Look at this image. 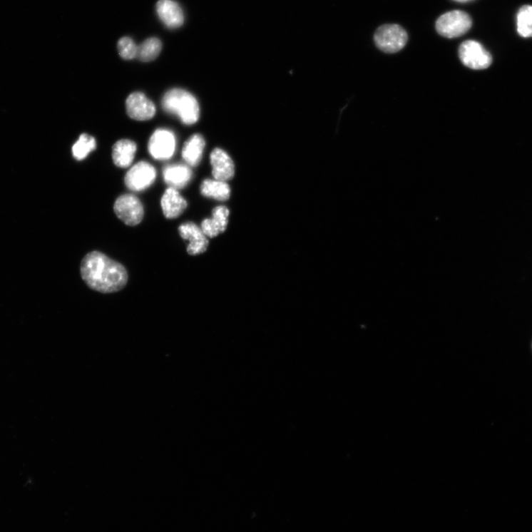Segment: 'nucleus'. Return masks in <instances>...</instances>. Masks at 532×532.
I'll return each instance as SVG.
<instances>
[{
    "label": "nucleus",
    "instance_id": "dca6fc26",
    "mask_svg": "<svg viewBox=\"0 0 532 532\" xmlns=\"http://www.w3.org/2000/svg\"><path fill=\"white\" fill-rule=\"evenodd\" d=\"M137 150L135 143L128 139H122L116 143L113 148V160L115 165L121 168L131 165Z\"/></svg>",
    "mask_w": 532,
    "mask_h": 532
},
{
    "label": "nucleus",
    "instance_id": "f03ea898",
    "mask_svg": "<svg viewBox=\"0 0 532 532\" xmlns=\"http://www.w3.org/2000/svg\"><path fill=\"white\" fill-rule=\"evenodd\" d=\"M163 111L177 116L183 124L191 126L200 117V107L195 97L187 91L175 88L168 91L161 101Z\"/></svg>",
    "mask_w": 532,
    "mask_h": 532
},
{
    "label": "nucleus",
    "instance_id": "a211bd4d",
    "mask_svg": "<svg viewBox=\"0 0 532 532\" xmlns=\"http://www.w3.org/2000/svg\"><path fill=\"white\" fill-rule=\"evenodd\" d=\"M200 192L203 196L224 201L230 198L231 190L227 182L207 179L202 183Z\"/></svg>",
    "mask_w": 532,
    "mask_h": 532
},
{
    "label": "nucleus",
    "instance_id": "ddd939ff",
    "mask_svg": "<svg viewBox=\"0 0 532 532\" xmlns=\"http://www.w3.org/2000/svg\"><path fill=\"white\" fill-rule=\"evenodd\" d=\"M230 210L226 207H217L213 212L212 218L204 220L201 230L208 237H215L227 230Z\"/></svg>",
    "mask_w": 532,
    "mask_h": 532
},
{
    "label": "nucleus",
    "instance_id": "20e7f679",
    "mask_svg": "<svg viewBox=\"0 0 532 532\" xmlns=\"http://www.w3.org/2000/svg\"><path fill=\"white\" fill-rule=\"evenodd\" d=\"M408 36L399 25H384L377 29L374 35L377 46L383 52L395 53L406 46Z\"/></svg>",
    "mask_w": 532,
    "mask_h": 532
},
{
    "label": "nucleus",
    "instance_id": "7ed1b4c3",
    "mask_svg": "<svg viewBox=\"0 0 532 532\" xmlns=\"http://www.w3.org/2000/svg\"><path fill=\"white\" fill-rule=\"evenodd\" d=\"M472 25V19L468 14L462 11H453L438 19L436 30L442 36L453 39L465 34Z\"/></svg>",
    "mask_w": 532,
    "mask_h": 532
},
{
    "label": "nucleus",
    "instance_id": "39448f33",
    "mask_svg": "<svg viewBox=\"0 0 532 532\" xmlns=\"http://www.w3.org/2000/svg\"><path fill=\"white\" fill-rule=\"evenodd\" d=\"M459 54L461 63L469 68L484 70L492 64V56L474 40L465 41L459 48Z\"/></svg>",
    "mask_w": 532,
    "mask_h": 532
},
{
    "label": "nucleus",
    "instance_id": "4be33fe9",
    "mask_svg": "<svg viewBox=\"0 0 532 532\" xmlns=\"http://www.w3.org/2000/svg\"><path fill=\"white\" fill-rule=\"evenodd\" d=\"M118 50L121 58L131 60L136 58L138 46L130 37H123L118 43Z\"/></svg>",
    "mask_w": 532,
    "mask_h": 532
},
{
    "label": "nucleus",
    "instance_id": "412c9836",
    "mask_svg": "<svg viewBox=\"0 0 532 532\" xmlns=\"http://www.w3.org/2000/svg\"><path fill=\"white\" fill-rule=\"evenodd\" d=\"M517 26L518 34L525 38L532 36V6H524L518 11L517 16Z\"/></svg>",
    "mask_w": 532,
    "mask_h": 532
},
{
    "label": "nucleus",
    "instance_id": "2eb2a0df",
    "mask_svg": "<svg viewBox=\"0 0 532 532\" xmlns=\"http://www.w3.org/2000/svg\"><path fill=\"white\" fill-rule=\"evenodd\" d=\"M163 180L175 190L185 188L193 177L190 168L183 165H170L163 170Z\"/></svg>",
    "mask_w": 532,
    "mask_h": 532
},
{
    "label": "nucleus",
    "instance_id": "f257e3e1",
    "mask_svg": "<svg viewBox=\"0 0 532 532\" xmlns=\"http://www.w3.org/2000/svg\"><path fill=\"white\" fill-rule=\"evenodd\" d=\"M81 275L91 290L105 294L121 291L128 281L124 266L98 252L88 254L81 261Z\"/></svg>",
    "mask_w": 532,
    "mask_h": 532
},
{
    "label": "nucleus",
    "instance_id": "6ab92c4d",
    "mask_svg": "<svg viewBox=\"0 0 532 532\" xmlns=\"http://www.w3.org/2000/svg\"><path fill=\"white\" fill-rule=\"evenodd\" d=\"M161 48L160 40L155 37L149 38L138 46L136 58L144 63H149L158 56Z\"/></svg>",
    "mask_w": 532,
    "mask_h": 532
},
{
    "label": "nucleus",
    "instance_id": "1a4fd4ad",
    "mask_svg": "<svg viewBox=\"0 0 532 532\" xmlns=\"http://www.w3.org/2000/svg\"><path fill=\"white\" fill-rule=\"evenodd\" d=\"M128 116L136 121H148L154 117L156 112L153 102L144 93L135 92L131 94L126 101Z\"/></svg>",
    "mask_w": 532,
    "mask_h": 532
},
{
    "label": "nucleus",
    "instance_id": "f8f14e48",
    "mask_svg": "<svg viewBox=\"0 0 532 532\" xmlns=\"http://www.w3.org/2000/svg\"><path fill=\"white\" fill-rule=\"evenodd\" d=\"M210 161L215 179L226 182L234 177V163L226 152L216 148L211 153Z\"/></svg>",
    "mask_w": 532,
    "mask_h": 532
},
{
    "label": "nucleus",
    "instance_id": "4468645a",
    "mask_svg": "<svg viewBox=\"0 0 532 532\" xmlns=\"http://www.w3.org/2000/svg\"><path fill=\"white\" fill-rule=\"evenodd\" d=\"M163 215L168 219L179 217L188 208V203L177 190L170 188L161 198Z\"/></svg>",
    "mask_w": 532,
    "mask_h": 532
},
{
    "label": "nucleus",
    "instance_id": "5701e85b",
    "mask_svg": "<svg viewBox=\"0 0 532 532\" xmlns=\"http://www.w3.org/2000/svg\"><path fill=\"white\" fill-rule=\"evenodd\" d=\"M455 1L459 2V3H467L469 1H472V0H455Z\"/></svg>",
    "mask_w": 532,
    "mask_h": 532
},
{
    "label": "nucleus",
    "instance_id": "0eeeda50",
    "mask_svg": "<svg viewBox=\"0 0 532 532\" xmlns=\"http://www.w3.org/2000/svg\"><path fill=\"white\" fill-rule=\"evenodd\" d=\"M156 178V170L146 161L136 163L126 174V184L128 189L140 192L149 188Z\"/></svg>",
    "mask_w": 532,
    "mask_h": 532
},
{
    "label": "nucleus",
    "instance_id": "6e6552de",
    "mask_svg": "<svg viewBox=\"0 0 532 532\" xmlns=\"http://www.w3.org/2000/svg\"><path fill=\"white\" fill-rule=\"evenodd\" d=\"M176 147L174 133L166 129L154 132L149 140L148 150L156 160H168L173 157Z\"/></svg>",
    "mask_w": 532,
    "mask_h": 532
},
{
    "label": "nucleus",
    "instance_id": "423d86ee",
    "mask_svg": "<svg viewBox=\"0 0 532 532\" xmlns=\"http://www.w3.org/2000/svg\"><path fill=\"white\" fill-rule=\"evenodd\" d=\"M117 217L128 226L134 227L144 218V208L140 200L133 195L120 196L114 204Z\"/></svg>",
    "mask_w": 532,
    "mask_h": 532
},
{
    "label": "nucleus",
    "instance_id": "9b49d317",
    "mask_svg": "<svg viewBox=\"0 0 532 532\" xmlns=\"http://www.w3.org/2000/svg\"><path fill=\"white\" fill-rule=\"evenodd\" d=\"M156 11L160 21L170 29L180 28L184 23L183 10L173 0H159Z\"/></svg>",
    "mask_w": 532,
    "mask_h": 532
},
{
    "label": "nucleus",
    "instance_id": "9d476101",
    "mask_svg": "<svg viewBox=\"0 0 532 532\" xmlns=\"http://www.w3.org/2000/svg\"><path fill=\"white\" fill-rule=\"evenodd\" d=\"M178 231L183 239L190 241L188 247L190 255H196L207 251L209 240L196 224L191 222L183 223L178 228Z\"/></svg>",
    "mask_w": 532,
    "mask_h": 532
},
{
    "label": "nucleus",
    "instance_id": "aec40b11",
    "mask_svg": "<svg viewBox=\"0 0 532 532\" xmlns=\"http://www.w3.org/2000/svg\"><path fill=\"white\" fill-rule=\"evenodd\" d=\"M96 141L93 136L86 133L81 134L73 146V155L78 160H84L89 153L96 150Z\"/></svg>",
    "mask_w": 532,
    "mask_h": 532
},
{
    "label": "nucleus",
    "instance_id": "f3484780",
    "mask_svg": "<svg viewBox=\"0 0 532 532\" xmlns=\"http://www.w3.org/2000/svg\"><path fill=\"white\" fill-rule=\"evenodd\" d=\"M206 142L200 134H195L184 144L182 150V158L188 165L195 167L199 165L202 158Z\"/></svg>",
    "mask_w": 532,
    "mask_h": 532
}]
</instances>
